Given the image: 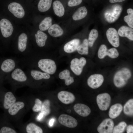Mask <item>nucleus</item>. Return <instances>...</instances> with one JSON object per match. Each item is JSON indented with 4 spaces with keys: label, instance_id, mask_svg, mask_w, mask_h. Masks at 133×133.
Here are the masks:
<instances>
[{
    "label": "nucleus",
    "instance_id": "1",
    "mask_svg": "<svg viewBox=\"0 0 133 133\" xmlns=\"http://www.w3.org/2000/svg\"><path fill=\"white\" fill-rule=\"evenodd\" d=\"M131 76V72L128 68H122L117 71L114 76L113 81L114 85L117 87H123L126 84Z\"/></svg>",
    "mask_w": 133,
    "mask_h": 133
},
{
    "label": "nucleus",
    "instance_id": "2",
    "mask_svg": "<svg viewBox=\"0 0 133 133\" xmlns=\"http://www.w3.org/2000/svg\"><path fill=\"white\" fill-rule=\"evenodd\" d=\"M122 6L118 4L113 6L104 12V16L105 20L109 23H113L118 18L122 11Z\"/></svg>",
    "mask_w": 133,
    "mask_h": 133
},
{
    "label": "nucleus",
    "instance_id": "3",
    "mask_svg": "<svg viewBox=\"0 0 133 133\" xmlns=\"http://www.w3.org/2000/svg\"><path fill=\"white\" fill-rule=\"evenodd\" d=\"M37 65L41 70L49 74H54L56 70L55 62L50 59H41L38 61Z\"/></svg>",
    "mask_w": 133,
    "mask_h": 133
},
{
    "label": "nucleus",
    "instance_id": "4",
    "mask_svg": "<svg viewBox=\"0 0 133 133\" xmlns=\"http://www.w3.org/2000/svg\"><path fill=\"white\" fill-rule=\"evenodd\" d=\"M119 53L117 49L112 48L108 50L106 46L104 44L100 46L98 52V56L100 59L104 58L106 55L112 58H115L119 56Z\"/></svg>",
    "mask_w": 133,
    "mask_h": 133
},
{
    "label": "nucleus",
    "instance_id": "5",
    "mask_svg": "<svg viewBox=\"0 0 133 133\" xmlns=\"http://www.w3.org/2000/svg\"><path fill=\"white\" fill-rule=\"evenodd\" d=\"M111 100V97L107 93L99 94L96 98V101L98 107L102 111H105L108 109L110 104Z\"/></svg>",
    "mask_w": 133,
    "mask_h": 133
},
{
    "label": "nucleus",
    "instance_id": "6",
    "mask_svg": "<svg viewBox=\"0 0 133 133\" xmlns=\"http://www.w3.org/2000/svg\"><path fill=\"white\" fill-rule=\"evenodd\" d=\"M86 63V60L84 57H82L80 59L75 58L71 62L70 68L75 74L79 75L82 73L83 68Z\"/></svg>",
    "mask_w": 133,
    "mask_h": 133
},
{
    "label": "nucleus",
    "instance_id": "7",
    "mask_svg": "<svg viewBox=\"0 0 133 133\" xmlns=\"http://www.w3.org/2000/svg\"><path fill=\"white\" fill-rule=\"evenodd\" d=\"M0 28L3 36L7 38L12 34L14 29L11 23L6 18H3L0 21Z\"/></svg>",
    "mask_w": 133,
    "mask_h": 133
},
{
    "label": "nucleus",
    "instance_id": "8",
    "mask_svg": "<svg viewBox=\"0 0 133 133\" xmlns=\"http://www.w3.org/2000/svg\"><path fill=\"white\" fill-rule=\"evenodd\" d=\"M106 35L108 41L112 46L115 47L119 46L120 43L118 34L115 28H110L108 29Z\"/></svg>",
    "mask_w": 133,
    "mask_h": 133
},
{
    "label": "nucleus",
    "instance_id": "9",
    "mask_svg": "<svg viewBox=\"0 0 133 133\" xmlns=\"http://www.w3.org/2000/svg\"><path fill=\"white\" fill-rule=\"evenodd\" d=\"M58 120L60 124L69 128H75L78 125L77 121L75 118L67 114L61 115Z\"/></svg>",
    "mask_w": 133,
    "mask_h": 133
},
{
    "label": "nucleus",
    "instance_id": "10",
    "mask_svg": "<svg viewBox=\"0 0 133 133\" xmlns=\"http://www.w3.org/2000/svg\"><path fill=\"white\" fill-rule=\"evenodd\" d=\"M104 80V77L102 75L94 74L91 75L88 78L87 83L89 86L91 88L96 89L101 85Z\"/></svg>",
    "mask_w": 133,
    "mask_h": 133
},
{
    "label": "nucleus",
    "instance_id": "11",
    "mask_svg": "<svg viewBox=\"0 0 133 133\" xmlns=\"http://www.w3.org/2000/svg\"><path fill=\"white\" fill-rule=\"evenodd\" d=\"M114 123L110 118H106L104 120L97 128V131L100 133H112Z\"/></svg>",
    "mask_w": 133,
    "mask_h": 133
},
{
    "label": "nucleus",
    "instance_id": "12",
    "mask_svg": "<svg viewBox=\"0 0 133 133\" xmlns=\"http://www.w3.org/2000/svg\"><path fill=\"white\" fill-rule=\"evenodd\" d=\"M8 9L11 12L18 18H21L24 16V10L21 5L18 3H11L8 6Z\"/></svg>",
    "mask_w": 133,
    "mask_h": 133
},
{
    "label": "nucleus",
    "instance_id": "13",
    "mask_svg": "<svg viewBox=\"0 0 133 133\" xmlns=\"http://www.w3.org/2000/svg\"><path fill=\"white\" fill-rule=\"evenodd\" d=\"M17 67V62L15 59L9 58L4 60L0 66L1 70L4 72L11 73Z\"/></svg>",
    "mask_w": 133,
    "mask_h": 133
},
{
    "label": "nucleus",
    "instance_id": "14",
    "mask_svg": "<svg viewBox=\"0 0 133 133\" xmlns=\"http://www.w3.org/2000/svg\"><path fill=\"white\" fill-rule=\"evenodd\" d=\"M13 79L19 82H24L27 81V77L26 72L21 68L16 67L11 73Z\"/></svg>",
    "mask_w": 133,
    "mask_h": 133
},
{
    "label": "nucleus",
    "instance_id": "15",
    "mask_svg": "<svg viewBox=\"0 0 133 133\" xmlns=\"http://www.w3.org/2000/svg\"><path fill=\"white\" fill-rule=\"evenodd\" d=\"M58 98L62 103L65 104H69L73 103L75 100L74 95L71 92L62 91L58 94Z\"/></svg>",
    "mask_w": 133,
    "mask_h": 133
},
{
    "label": "nucleus",
    "instance_id": "16",
    "mask_svg": "<svg viewBox=\"0 0 133 133\" xmlns=\"http://www.w3.org/2000/svg\"><path fill=\"white\" fill-rule=\"evenodd\" d=\"M28 37L27 34L24 33H21L19 36L18 41V53H26Z\"/></svg>",
    "mask_w": 133,
    "mask_h": 133
},
{
    "label": "nucleus",
    "instance_id": "17",
    "mask_svg": "<svg viewBox=\"0 0 133 133\" xmlns=\"http://www.w3.org/2000/svg\"><path fill=\"white\" fill-rule=\"evenodd\" d=\"M74 111L79 115L86 117L88 116L91 113V110L87 105L81 103L75 104L73 107Z\"/></svg>",
    "mask_w": 133,
    "mask_h": 133
},
{
    "label": "nucleus",
    "instance_id": "18",
    "mask_svg": "<svg viewBox=\"0 0 133 133\" xmlns=\"http://www.w3.org/2000/svg\"><path fill=\"white\" fill-rule=\"evenodd\" d=\"M27 73H29L33 78L35 80H39L44 79H48L50 77L49 74L38 70L30 69Z\"/></svg>",
    "mask_w": 133,
    "mask_h": 133
},
{
    "label": "nucleus",
    "instance_id": "19",
    "mask_svg": "<svg viewBox=\"0 0 133 133\" xmlns=\"http://www.w3.org/2000/svg\"><path fill=\"white\" fill-rule=\"evenodd\" d=\"M16 99L13 93L11 92H6L4 94L3 103V108L8 109L16 101Z\"/></svg>",
    "mask_w": 133,
    "mask_h": 133
},
{
    "label": "nucleus",
    "instance_id": "20",
    "mask_svg": "<svg viewBox=\"0 0 133 133\" xmlns=\"http://www.w3.org/2000/svg\"><path fill=\"white\" fill-rule=\"evenodd\" d=\"M80 43V40L75 39H73L66 43L64 45V49L67 53L73 52L77 50Z\"/></svg>",
    "mask_w": 133,
    "mask_h": 133
},
{
    "label": "nucleus",
    "instance_id": "21",
    "mask_svg": "<svg viewBox=\"0 0 133 133\" xmlns=\"http://www.w3.org/2000/svg\"><path fill=\"white\" fill-rule=\"evenodd\" d=\"M118 33L120 36L127 37L133 41V30L132 28L126 26H122L119 29Z\"/></svg>",
    "mask_w": 133,
    "mask_h": 133
},
{
    "label": "nucleus",
    "instance_id": "22",
    "mask_svg": "<svg viewBox=\"0 0 133 133\" xmlns=\"http://www.w3.org/2000/svg\"><path fill=\"white\" fill-rule=\"evenodd\" d=\"M122 109V106L120 103H116L112 105L109 111V117L112 119L116 118L120 115Z\"/></svg>",
    "mask_w": 133,
    "mask_h": 133
},
{
    "label": "nucleus",
    "instance_id": "23",
    "mask_svg": "<svg viewBox=\"0 0 133 133\" xmlns=\"http://www.w3.org/2000/svg\"><path fill=\"white\" fill-rule=\"evenodd\" d=\"M35 36L36 43L40 47H44L48 38L47 35L45 33L40 30H38Z\"/></svg>",
    "mask_w": 133,
    "mask_h": 133
},
{
    "label": "nucleus",
    "instance_id": "24",
    "mask_svg": "<svg viewBox=\"0 0 133 133\" xmlns=\"http://www.w3.org/2000/svg\"><path fill=\"white\" fill-rule=\"evenodd\" d=\"M48 32L50 35L54 37L61 36L64 33L62 29L57 24L52 25L48 29Z\"/></svg>",
    "mask_w": 133,
    "mask_h": 133
},
{
    "label": "nucleus",
    "instance_id": "25",
    "mask_svg": "<svg viewBox=\"0 0 133 133\" xmlns=\"http://www.w3.org/2000/svg\"><path fill=\"white\" fill-rule=\"evenodd\" d=\"M53 8L55 14L58 16L61 17L64 15L65 9L63 4L60 1L56 0L54 1Z\"/></svg>",
    "mask_w": 133,
    "mask_h": 133
},
{
    "label": "nucleus",
    "instance_id": "26",
    "mask_svg": "<svg viewBox=\"0 0 133 133\" xmlns=\"http://www.w3.org/2000/svg\"><path fill=\"white\" fill-rule=\"evenodd\" d=\"M87 12V9L85 6L80 7L73 14L72 16V18L75 20L82 19L86 16Z\"/></svg>",
    "mask_w": 133,
    "mask_h": 133
},
{
    "label": "nucleus",
    "instance_id": "27",
    "mask_svg": "<svg viewBox=\"0 0 133 133\" xmlns=\"http://www.w3.org/2000/svg\"><path fill=\"white\" fill-rule=\"evenodd\" d=\"M59 78L61 79L65 80V83L66 85H69L74 82L73 77L70 75V72L67 69H65L60 72L59 75Z\"/></svg>",
    "mask_w": 133,
    "mask_h": 133
},
{
    "label": "nucleus",
    "instance_id": "28",
    "mask_svg": "<svg viewBox=\"0 0 133 133\" xmlns=\"http://www.w3.org/2000/svg\"><path fill=\"white\" fill-rule=\"evenodd\" d=\"M24 106V103L23 102L20 101L15 102L8 109V112L11 115H15L20 110L23 108Z\"/></svg>",
    "mask_w": 133,
    "mask_h": 133
},
{
    "label": "nucleus",
    "instance_id": "29",
    "mask_svg": "<svg viewBox=\"0 0 133 133\" xmlns=\"http://www.w3.org/2000/svg\"><path fill=\"white\" fill-rule=\"evenodd\" d=\"M52 0H40L38 5V10L41 12H44L50 8Z\"/></svg>",
    "mask_w": 133,
    "mask_h": 133
},
{
    "label": "nucleus",
    "instance_id": "30",
    "mask_svg": "<svg viewBox=\"0 0 133 133\" xmlns=\"http://www.w3.org/2000/svg\"><path fill=\"white\" fill-rule=\"evenodd\" d=\"M123 112L126 115L132 116L133 115V99H131L128 100L124 105Z\"/></svg>",
    "mask_w": 133,
    "mask_h": 133
},
{
    "label": "nucleus",
    "instance_id": "31",
    "mask_svg": "<svg viewBox=\"0 0 133 133\" xmlns=\"http://www.w3.org/2000/svg\"><path fill=\"white\" fill-rule=\"evenodd\" d=\"M52 19L49 17L45 18L40 23L39 25L40 30L42 31H45L49 28L51 25Z\"/></svg>",
    "mask_w": 133,
    "mask_h": 133
},
{
    "label": "nucleus",
    "instance_id": "32",
    "mask_svg": "<svg viewBox=\"0 0 133 133\" xmlns=\"http://www.w3.org/2000/svg\"><path fill=\"white\" fill-rule=\"evenodd\" d=\"M88 44L87 39H85L82 43L78 46L77 49L78 53L81 55H87L88 53Z\"/></svg>",
    "mask_w": 133,
    "mask_h": 133
},
{
    "label": "nucleus",
    "instance_id": "33",
    "mask_svg": "<svg viewBox=\"0 0 133 133\" xmlns=\"http://www.w3.org/2000/svg\"><path fill=\"white\" fill-rule=\"evenodd\" d=\"M26 130L28 133H43L41 128L33 123H30L27 126Z\"/></svg>",
    "mask_w": 133,
    "mask_h": 133
},
{
    "label": "nucleus",
    "instance_id": "34",
    "mask_svg": "<svg viewBox=\"0 0 133 133\" xmlns=\"http://www.w3.org/2000/svg\"><path fill=\"white\" fill-rule=\"evenodd\" d=\"M98 36V31L95 29H92L89 35L88 40V45L92 47Z\"/></svg>",
    "mask_w": 133,
    "mask_h": 133
},
{
    "label": "nucleus",
    "instance_id": "35",
    "mask_svg": "<svg viewBox=\"0 0 133 133\" xmlns=\"http://www.w3.org/2000/svg\"><path fill=\"white\" fill-rule=\"evenodd\" d=\"M50 102L48 100H44L42 103L41 113L45 116L49 115L50 113Z\"/></svg>",
    "mask_w": 133,
    "mask_h": 133
},
{
    "label": "nucleus",
    "instance_id": "36",
    "mask_svg": "<svg viewBox=\"0 0 133 133\" xmlns=\"http://www.w3.org/2000/svg\"><path fill=\"white\" fill-rule=\"evenodd\" d=\"M127 15L124 17V20L128 25L132 28H133V10L129 8L127 10Z\"/></svg>",
    "mask_w": 133,
    "mask_h": 133
},
{
    "label": "nucleus",
    "instance_id": "37",
    "mask_svg": "<svg viewBox=\"0 0 133 133\" xmlns=\"http://www.w3.org/2000/svg\"><path fill=\"white\" fill-rule=\"evenodd\" d=\"M127 126V124L125 122H121L114 128L112 133H123L124 131Z\"/></svg>",
    "mask_w": 133,
    "mask_h": 133
},
{
    "label": "nucleus",
    "instance_id": "38",
    "mask_svg": "<svg viewBox=\"0 0 133 133\" xmlns=\"http://www.w3.org/2000/svg\"><path fill=\"white\" fill-rule=\"evenodd\" d=\"M35 104L32 108L33 111L35 112H38L41 111L42 102L39 99H36L35 100Z\"/></svg>",
    "mask_w": 133,
    "mask_h": 133
},
{
    "label": "nucleus",
    "instance_id": "39",
    "mask_svg": "<svg viewBox=\"0 0 133 133\" xmlns=\"http://www.w3.org/2000/svg\"><path fill=\"white\" fill-rule=\"evenodd\" d=\"M0 133H16L17 132L14 129L9 127L4 126L0 129Z\"/></svg>",
    "mask_w": 133,
    "mask_h": 133
},
{
    "label": "nucleus",
    "instance_id": "40",
    "mask_svg": "<svg viewBox=\"0 0 133 133\" xmlns=\"http://www.w3.org/2000/svg\"><path fill=\"white\" fill-rule=\"evenodd\" d=\"M82 1V0H69L68 2V5L70 7L77 6L80 4Z\"/></svg>",
    "mask_w": 133,
    "mask_h": 133
},
{
    "label": "nucleus",
    "instance_id": "41",
    "mask_svg": "<svg viewBox=\"0 0 133 133\" xmlns=\"http://www.w3.org/2000/svg\"><path fill=\"white\" fill-rule=\"evenodd\" d=\"M127 133H133V126L132 125H129L126 129Z\"/></svg>",
    "mask_w": 133,
    "mask_h": 133
},
{
    "label": "nucleus",
    "instance_id": "42",
    "mask_svg": "<svg viewBox=\"0 0 133 133\" xmlns=\"http://www.w3.org/2000/svg\"><path fill=\"white\" fill-rule=\"evenodd\" d=\"M126 0H109V2L111 3L121 2Z\"/></svg>",
    "mask_w": 133,
    "mask_h": 133
},
{
    "label": "nucleus",
    "instance_id": "43",
    "mask_svg": "<svg viewBox=\"0 0 133 133\" xmlns=\"http://www.w3.org/2000/svg\"><path fill=\"white\" fill-rule=\"evenodd\" d=\"M44 115L41 113H40L37 117V119L39 121L40 120L43 118Z\"/></svg>",
    "mask_w": 133,
    "mask_h": 133
},
{
    "label": "nucleus",
    "instance_id": "44",
    "mask_svg": "<svg viewBox=\"0 0 133 133\" xmlns=\"http://www.w3.org/2000/svg\"><path fill=\"white\" fill-rule=\"evenodd\" d=\"M54 121V119L53 118H52L50 120L49 122V124L50 127L53 125Z\"/></svg>",
    "mask_w": 133,
    "mask_h": 133
}]
</instances>
